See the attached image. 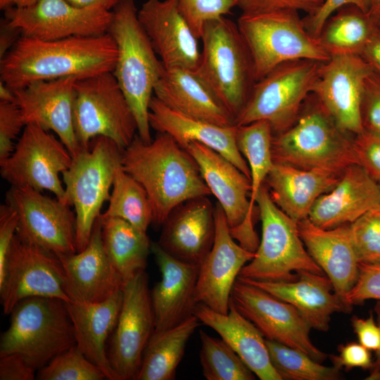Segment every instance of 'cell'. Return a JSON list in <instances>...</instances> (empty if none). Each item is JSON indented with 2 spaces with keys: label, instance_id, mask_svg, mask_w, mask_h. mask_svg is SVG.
I'll return each mask as SVG.
<instances>
[{
  "label": "cell",
  "instance_id": "1",
  "mask_svg": "<svg viewBox=\"0 0 380 380\" xmlns=\"http://www.w3.org/2000/svg\"><path fill=\"white\" fill-rule=\"evenodd\" d=\"M117 56L116 44L108 32L57 40L22 35L1 58V81L14 91L39 80L87 78L113 72Z\"/></svg>",
  "mask_w": 380,
  "mask_h": 380
},
{
  "label": "cell",
  "instance_id": "2",
  "mask_svg": "<svg viewBox=\"0 0 380 380\" xmlns=\"http://www.w3.org/2000/svg\"><path fill=\"white\" fill-rule=\"evenodd\" d=\"M122 167L145 189L157 227L181 203L211 194L195 160L167 133L150 143L137 134L124 149Z\"/></svg>",
  "mask_w": 380,
  "mask_h": 380
},
{
  "label": "cell",
  "instance_id": "3",
  "mask_svg": "<svg viewBox=\"0 0 380 380\" xmlns=\"http://www.w3.org/2000/svg\"><path fill=\"white\" fill-rule=\"evenodd\" d=\"M112 13L108 32L118 49L113 73L135 116L137 135L150 143L149 104L164 66L138 19L134 0H120Z\"/></svg>",
  "mask_w": 380,
  "mask_h": 380
},
{
  "label": "cell",
  "instance_id": "4",
  "mask_svg": "<svg viewBox=\"0 0 380 380\" xmlns=\"http://www.w3.org/2000/svg\"><path fill=\"white\" fill-rule=\"evenodd\" d=\"M197 75L235 119L255 83L248 48L237 23L225 16L206 22Z\"/></svg>",
  "mask_w": 380,
  "mask_h": 380
},
{
  "label": "cell",
  "instance_id": "5",
  "mask_svg": "<svg viewBox=\"0 0 380 380\" xmlns=\"http://www.w3.org/2000/svg\"><path fill=\"white\" fill-rule=\"evenodd\" d=\"M9 327L1 336L0 356L21 355L40 369L76 345L66 302L56 298L29 297L13 308Z\"/></svg>",
  "mask_w": 380,
  "mask_h": 380
},
{
  "label": "cell",
  "instance_id": "6",
  "mask_svg": "<svg viewBox=\"0 0 380 380\" xmlns=\"http://www.w3.org/2000/svg\"><path fill=\"white\" fill-rule=\"evenodd\" d=\"M124 149L110 138L93 139L88 148H80L63 173L65 201L74 207L77 252L87 246L103 203L109 201Z\"/></svg>",
  "mask_w": 380,
  "mask_h": 380
},
{
  "label": "cell",
  "instance_id": "7",
  "mask_svg": "<svg viewBox=\"0 0 380 380\" xmlns=\"http://www.w3.org/2000/svg\"><path fill=\"white\" fill-rule=\"evenodd\" d=\"M315 99V103L299 114L289 129L273 136L274 163L342 172L357 163L353 139Z\"/></svg>",
  "mask_w": 380,
  "mask_h": 380
},
{
  "label": "cell",
  "instance_id": "8",
  "mask_svg": "<svg viewBox=\"0 0 380 380\" xmlns=\"http://www.w3.org/2000/svg\"><path fill=\"white\" fill-rule=\"evenodd\" d=\"M237 25L251 56L255 82L286 62H326L330 58L319 39L308 32L298 12L241 14Z\"/></svg>",
  "mask_w": 380,
  "mask_h": 380
},
{
  "label": "cell",
  "instance_id": "9",
  "mask_svg": "<svg viewBox=\"0 0 380 380\" xmlns=\"http://www.w3.org/2000/svg\"><path fill=\"white\" fill-rule=\"evenodd\" d=\"M262 225L261 239L254 258L238 277L249 280L289 281L299 271L325 274L310 255L300 237L298 223L272 201L264 184L257 198Z\"/></svg>",
  "mask_w": 380,
  "mask_h": 380
},
{
  "label": "cell",
  "instance_id": "10",
  "mask_svg": "<svg viewBox=\"0 0 380 380\" xmlns=\"http://www.w3.org/2000/svg\"><path fill=\"white\" fill-rule=\"evenodd\" d=\"M73 119L80 148L103 136L126 148L137 132L130 106L113 72L77 79L74 87Z\"/></svg>",
  "mask_w": 380,
  "mask_h": 380
},
{
  "label": "cell",
  "instance_id": "11",
  "mask_svg": "<svg viewBox=\"0 0 380 380\" xmlns=\"http://www.w3.org/2000/svg\"><path fill=\"white\" fill-rule=\"evenodd\" d=\"M323 62L300 59L284 63L256 82L235 119L241 126L258 120L270 123L274 135L289 129L312 94Z\"/></svg>",
  "mask_w": 380,
  "mask_h": 380
},
{
  "label": "cell",
  "instance_id": "12",
  "mask_svg": "<svg viewBox=\"0 0 380 380\" xmlns=\"http://www.w3.org/2000/svg\"><path fill=\"white\" fill-rule=\"evenodd\" d=\"M72 158L61 141L40 126L27 124L12 153L0 162V173L11 186L48 190L65 202L59 173L69 167Z\"/></svg>",
  "mask_w": 380,
  "mask_h": 380
},
{
  "label": "cell",
  "instance_id": "13",
  "mask_svg": "<svg viewBox=\"0 0 380 380\" xmlns=\"http://www.w3.org/2000/svg\"><path fill=\"white\" fill-rule=\"evenodd\" d=\"M65 286V271L58 257L22 241L15 234L8 253L4 276L0 280L4 315H10L18 302L29 297L56 298L70 302Z\"/></svg>",
  "mask_w": 380,
  "mask_h": 380
},
{
  "label": "cell",
  "instance_id": "14",
  "mask_svg": "<svg viewBox=\"0 0 380 380\" xmlns=\"http://www.w3.org/2000/svg\"><path fill=\"white\" fill-rule=\"evenodd\" d=\"M123 299L107 350L118 380H137L143 356L154 331V315L145 270L124 284Z\"/></svg>",
  "mask_w": 380,
  "mask_h": 380
},
{
  "label": "cell",
  "instance_id": "15",
  "mask_svg": "<svg viewBox=\"0 0 380 380\" xmlns=\"http://www.w3.org/2000/svg\"><path fill=\"white\" fill-rule=\"evenodd\" d=\"M230 299L265 339L301 350L319 362L327 357L311 341L309 324L291 304L239 277Z\"/></svg>",
  "mask_w": 380,
  "mask_h": 380
},
{
  "label": "cell",
  "instance_id": "16",
  "mask_svg": "<svg viewBox=\"0 0 380 380\" xmlns=\"http://www.w3.org/2000/svg\"><path fill=\"white\" fill-rule=\"evenodd\" d=\"M6 203L18 216L15 234L56 255L77 252L76 217L71 205L31 188L11 186Z\"/></svg>",
  "mask_w": 380,
  "mask_h": 380
},
{
  "label": "cell",
  "instance_id": "17",
  "mask_svg": "<svg viewBox=\"0 0 380 380\" xmlns=\"http://www.w3.org/2000/svg\"><path fill=\"white\" fill-rule=\"evenodd\" d=\"M4 11V22L8 27L41 40L102 35L108 32L113 16L112 11L78 8L65 0H38Z\"/></svg>",
  "mask_w": 380,
  "mask_h": 380
},
{
  "label": "cell",
  "instance_id": "18",
  "mask_svg": "<svg viewBox=\"0 0 380 380\" xmlns=\"http://www.w3.org/2000/svg\"><path fill=\"white\" fill-rule=\"evenodd\" d=\"M186 151L196 162L201 176L221 205L232 237L248 250L258 246L253 221L249 217L251 180L221 154L193 141Z\"/></svg>",
  "mask_w": 380,
  "mask_h": 380
},
{
  "label": "cell",
  "instance_id": "19",
  "mask_svg": "<svg viewBox=\"0 0 380 380\" xmlns=\"http://www.w3.org/2000/svg\"><path fill=\"white\" fill-rule=\"evenodd\" d=\"M372 72L359 55L334 56L322 64L312 94L337 126L349 134L364 131L362 101L365 80Z\"/></svg>",
  "mask_w": 380,
  "mask_h": 380
},
{
  "label": "cell",
  "instance_id": "20",
  "mask_svg": "<svg viewBox=\"0 0 380 380\" xmlns=\"http://www.w3.org/2000/svg\"><path fill=\"white\" fill-rule=\"evenodd\" d=\"M215 236L213 247L200 266L194 300L212 310L227 314L232 286L241 270L255 256L231 235L221 205L215 206Z\"/></svg>",
  "mask_w": 380,
  "mask_h": 380
},
{
  "label": "cell",
  "instance_id": "21",
  "mask_svg": "<svg viewBox=\"0 0 380 380\" xmlns=\"http://www.w3.org/2000/svg\"><path fill=\"white\" fill-rule=\"evenodd\" d=\"M75 77L39 80L14 91L26 125L35 124L54 132L72 157L80 148L75 132L73 105Z\"/></svg>",
  "mask_w": 380,
  "mask_h": 380
},
{
  "label": "cell",
  "instance_id": "22",
  "mask_svg": "<svg viewBox=\"0 0 380 380\" xmlns=\"http://www.w3.org/2000/svg\"><path fill=\"white\" fill-rule=\"evenodd\" d=\"M137 15L165 68H197L201 56L198 39L181 13L177 0H146Z\"/></svg>",
  "mask_w": 380,
  "mask_h": 380
},
{
  "label": "cell",
  "instance_id": "23",
  "mask_svg": "<svg viewBox=\"0 0 380 380\" xmlns=\"http://www.w3.org/2000/svg\"><path fill=\"white\" fill-rule=\"evenodd\" d=\"M215 236V207L207 196H198L172 209L162 224L157 243L175 258L201 266Z\"/></svg>",
  "mask_w": 380,
  "mask_h": 380
},
{
  "label": "cell",
  "instance_id": "24",
  "mask_svg": "<svg viewBox=\"0 0 380 380\" xmlns=\"http://www.w3.org/2000/svg\"><path fill=\"white\" fill-rule=\"evenodd\" d=\"M56 255L65 271V291L71 301L101 302L122 289L125 283L103 248L100 215L84 249Z\"/></svg>",
  "mask_w": 380,
  "mask_h": 380
},
{
  "label": "cell",
  "instance_id": "25",
  "mask_svg": "<svg viewBox=\"0 0 380 380\" xmlns=\"http://www.w3.org/2000/svg\"><path fill=\"white\" fill-rule=\"evenodd\" d=\"M151 253L162 275L151 291L154 331H160L177 326L194 315L200 266L175 258L157 242L151 243Z\"/></svg>",
  "mask_w": 380,
  "mask_h": 380
},
{
  "label": "cell",
  "instance_id": "26",
  "mask_svg": "<svg viewBox=\"0 0 380 380\" xmlns=\"http://www.w3.org/2000/svg\"><path fill=\"white\" fill-rule=\"evenodd\" d=\"M380 205V184L355 163L347 167L336 184L321 195L309 213L315 225L331 229L350 224Z\"/></svg>",
  "mask_w": 380,
  "mask_h": 380
},
{
  "label": "cell",
  "instance_id": "27",
  "mask_svg": "<svg viewBox=\"0 0 380 380\" xmlns=\"http://www.w3.org/2000/svg\"><path fill=\"white\" fill-rule=\"evenodd\" d=\"M150 127L170 134L184 150L196 141L217 151L233 163L250 179L246 160L236 142V126H220L177 112L152 96L149 104Z\"/></svg>",
  "mask_w": 380,
  "mask_h": 380
},
{
  "label": "cell",
  "instance_id": "28",
  "mask_svg": "<svg viewBox=\"0 0 380 380\" xmlns=\"http://www.w3.org/2000/svg\"><path fill=\"white\" fill-rule=\"evenodd\" d=\"M298 227L310 255L329 278L335 293L345 303L346 296L357 279L360 264L349 224L324 229L306 218L298 222Z\"/></svg>",
  "mask_w": 380,
  "mask_h": 380
},
{
  "label": "cell",
  "instance_id": "29",
  "mask_svg": "<svg viewBox=\"0 0 380 380\" xmlns=\"http://www.w3.org/2000/svg\"><path fill=\"white\" fill-rule=\"evenodd\" d=\"M296 274L297 278L289 281L241 279L293 305L312 329L319 331H328L334 313L351 311L335 293L332 282L326 274L309 271H299Z\"/></svg>",
  "mask_w": 380,
  "mask_h": 380
},
{
  "label": "cell",
  "instance_id": "30",
  "mask_svg": "<svg viewBox=\"0 0 380 380\" xmlns=\"http://www.w3.org/2000/svg\"><path fill=\"white\" fill-rule=\"evenodd\" d=\"M342 173L274 163L265 184L273 202L298 223L308 218L315 201L336 184Z\"/></svg>",
  "mask_w": 380,
  "mask_h": 380
},
{
  "label": "cell",
  "instance_id": "31",
  "mask_svg": "<svg viewBox=\"0 0 380 380\" xmlns=\"http://www.w3.org/2000/svg\"><path fill=\"white\" fill-rule=\"evenodd\" d=\"M193 314L214 329L260 379L281 380L272 364L265 337L237 310L231 299L227 314L202 303L195 305Z\"/></svg>",
  "mask_w": 380,
  "mask_h": 380
},
{
  "label": "cell",
  "instance_id": "32",
  "mask_svg": "<svg viewBox=\"0 0 380 380\" xmlns=\"http://www.w3.org/2000/svg\"><path fill=\"white\" fill-rule=\"evenodd\" d=\"M153 93L165 105L187 116L220 126L235 125L234 118L194 70L164 67Z\"/></svg>",
  "mask_w": 380,
  "mask_h": 380
},
{
  "label": "cell",
  "instance_id": "33",
  "mask_svg": "<svg viewBox=\"0 0 380 380\" xmlns=\"http://www.w3.org/2000/svg\"><path fill=\"white\" fill-rule=\"evenodd\" d=\"M122 299L121 290L101 302H66L76 346L101 369L108 380H118V378L109 363L106 343L116 326Z\"/></svg>",
  "mask_w": 380,
  "mask_h": 380
},
{
  "label": "cell",
  "instance_id": "34",
  "mask_svg": "<svg viewBox=\"0 0 380 380\" xmlns=\"http://www.w3.org/2000/svg\"><path fill=\"white\" fill-rule=\"evenodd\" d=\"M102 241L105 252L124 283L144 271L151 253L146 232L128 222L101 213Z\"/></svg>",
  "mask_w": 380,
  "mask_h": 380
},
{
  "label": "cell",
  "instance_id": "35",
  "mask_svg": "<svg viewBox=\"0 0 380 380\" xmlns=\"http://www.w3.org/2000/svg\"><path fill=\"white\" fill-rule=\"evenodd\" d=\"M192 315L177 326L153 331L144 350L137 380H173L186 343L200 326Z\"/></svg>",
  "mask_w": 380,
  "mask_h": 380
},
{
  "label": "cell",
  "instance_id": "36",
  "mask_svg": "<svg viewBox=\"0 0 380 380\" xmlns=\"http://www.w3.org/2000/svg\"><path fill=\"white\" fill-rule=\"evenodd\" d=\"M376 27L369 13L345 6L329 18L318 39L330 57L360 56Z\"/></svg>",
  "mask_w": 380,
  "mask_h": 380
},
{
  "label": "cell",
  "instance_id": "37",
  "mask_svg": "<svg viewBox=\"0 0 380 380\" xmlns=\"http://www.w3.org/2000/svg\"><path fill=\"white\" fill-rule=\"evenodd\" d=\"M273 136L271 125L265 120L236 126V146L250 170L249 217L251 220H253L258 194L274 164L272 152Z\"/></svg>",
  "mask_w": 380,
  "mask_h": 380
},
{
  "label": "cell",
  "instance_id": "38",
  "mask_svg": "<svg viewBox=\"0 0 380 380\" xmlns=\"http://www.w3.org/2000/svg\"><path fill=\"white\" fill-rule=\"evenodd\" d=\"M103 215L121 218L146 232L153 222V210L144 186L122 167L115 174L109 205Z\"/></svg>",
  "mask_w": 380,
  "mask_h": 380
},
{
  "label": "cell",
  "instance_id": "39",
  "mask_svg": "<svg viewBox=\"0 0 380 380\" xmlns=\"http://www.w3.org/2000/svg\"><path fill=\"white\" fill-rule=\"evenodd\" d=\"M200 362L207 380H253L254 373L222 338L199 332Z\"/></svg>",
  "mask_w": 380,
  "mask_h": 380
},
{
  "label": "cell",
  "instance_id": "40",
  "mask_svg": "<svg viewBox=\"0 0 380 380\" xmlns=\"http://www.w3.org/2000/svg\"><path fill=\"white\" fill-rule=\"evenodd\" d=\"M272 364L281 380H337L338 368L327 367L306 353L282 343L265 339Z\"/></svg>",
  "mask_w": 380,
  "mask_h": 380
},
{
  "label": "cell",
  "instance_id": "41",
  "mask_svg": "<svg viewBox=\"0 0 380 380\" xmlns=\"http://www.w3.org/2000/svg\"><path fill=\"white\" fill-rule=\"evenodd\" d=\"M39 380H102L101 369L75 345L56 355L39 371Z\"/></svg>",
  "mask_w": 380,
  "mask_h": 380
},
{
  "label": "cell",
  "instance_id": "42",
  "mask_svg": "<svg viewBox=\"0 0 380 380\" xmlns=\"http://www.w3.org/2000/svg\"><path fill=\"white\" fill-rule=\"evenodd\" d=\"M349 227L359 262H380V205L349 224Z\"/></svg>",
  "mask_w": 380,
  "mask_h": 380
},
{
  "label": "cell",
  "instance_id": "43",
  "mask_svg": "<svg viewBox=\"0 0 380 380\" xmlns=\"http://www.w3.org/2000/svg\"><path fill=\"white\" fill-rule=\"evenodd\" d=\"M179 9L198 39L206 22L231 13L239 0H177Z\"/></svg>",
  "mask_w": 380,
  "mask_h": 380
},
{
  "label": "cell",
  "instance_id": "44",
  "mask_svg": "<svg viewBox=\"0 0 380 380\" xmlns=\"http://www.w3.org/2000/svg\"><path fill=\"white\" fill-rule=\"evenodd\" d=\"M368 300H380V262L359 264L357 279L346 296L345 303L352 309Z\"/></svg>",
  "mask_w": 380,
  "mask_h": 380
},
{
  "label": "cell",
  "instance_id": "45",
  "mask_svg": "<svg viewBox=\"0 0 380 380\" xmlns=\"http://www.w3.org/2000/svg\"><path fill=\"white\" fill-rule=\"evenodd\" d=\"M353 148L357 163L380 184V135L364 129L355 135Z\"/></svg>",
  "mask_w": 380,
  "mask_h": 380
},
{
  "label": "cell",
  "instance_id": "46",
  "mask_svg": "<svg viewBox=\"0 0 380 380\" xmlns=\"http://www.w3.org/2000/svg\"><path fill=\"white\" fill-rule=\"evenodd\" d=\"M325 0H239L238 7L241 14H255L279 11L303 12L315 14Z\"/></svg>",
  "mask_w": 380,
  "mask_h": 380
},
{
  "label": "cell",
  "instance_id": "47",
  "mask_svg": "<svg viewBox=\"0 0 380 380\" xmlns=\"http://www.w3.org/2000/svg\"><path fill=\"white\" fill-rule=\"evenodd\" d=\"M25 124L18 106L15 102L0 101V162L13 151V140Z\"/></svg>",
  "mask_w": 380,
  "mask_h": 380
},
{
  "label": "cell",
  "instance_id": "48",
  "mask_svg": "<svg viewBox=\"0 0 380 380\" xmlns=\"http://www.w3.org/2000/svg\"><path fill=\"white\" fill-rule=\"evenodd\" d=\"M361 112L364 129L380 135V75L374 71L365 82Z\"/></svg>",
  "mask_w": 380,
  "mask_h": 380
},
{
  "label": "cell",
  "instance_id": "49",
  "mask_svg": "<svg viewBox=\"0 0 380 380\" xmlns=\"http://www.w3.org/2000/svg\"><path fill=\"white\" fill-rule=\"evenodd\" d=\"M348 5L355 6L367 13L371 10L370 0H325L315 14L303 18L305 28L312 36L318 38L329 18L339 8Z\"/></svg>",
  "mask_w": 380,
  "mask_h": 380
},
{
  "label": "cell",
  "instance_id": "50",
  "mask_svg": "<svg viewBox=\"0 0 380 380\" xmlns=\"http://www.w3.org/2000/svg\"><path fill=\"white\" fill-rule=\"evenodd\" d=\"M338 349L339 354L329 355V357L333 365L339 369L342 368H345L346 371L353 368L369 369L373 365L370 350L360 343L349 342L339 346Z\"/></svg>",
  "mask_w": 380,
  "mask_h": 380
},
{
  "label": "cell",
  "instance_id": "51",
  "mask_svg": "<svg viewBox=\"0 0 380 380\" xmlns=\"http://www.w3.org/2000/svg\"><path fill=\"white\" fill-rule=\"evenodd\" d=\"M18 222L16 211L8 204L0 207V280L4 276L6 259Z\"/></svg>",
  "mask_w": 380,
  "mask_h": 380
},
{
  "label": "cell",
  "instance_id": "52",
  "mask_svg": "<svg viewBox=\"0 0 380 380\" xmlns=\"http://www.w3.org/2000/svg\"><path fill=\"white\" fill-rule=\"evenodd\" d=\"M35 370L18 353L0 356V380H33Z\"/></svg>",
  "mask_w": 380,
  "mask_h": 380
},
{
  "label": "cell",
  "instance_id": "53",
  "mask_svg": "<svg viewBox=\"0 0 380 380\" xmlns=\"http://www.w3.org/2000/svg\"><path fill=\"white\" fill-rule=\"evenodd\" d=\"M351 324L359 343L369 350L380 353V324L375 322L372 312L367 318L353 316Z\"/></svg>",
  "mask_w": 380,
  "mask_h": 380
},
{
  "label": "cell",
  "instance_id": "54",
  "mask_svg": "<svg viewBox=\"0 0 380 380\" xmlns=\"http://www.w3.org/2000/svg\"><path fill=\"white\" fill-rule=\"evenodd\" d=\"M360 56L380 75V27L376 25Z\"/></svg>",
  "mask_w": 380,
  "mask_h": 380
},
{
  "label": "cell",
  "instance_id": "55",
  "mask_svg": "<svg viewBox=\"0 0 380 380\" xmlns=\"http://www.w3.org/2000/svg\"><path fill=\"white\" fill-rule=\"evenodd\" d=\"M1 37H0V58H2L8 52V49H11L13 44L18 39H15L18 33V30L10 28L4 22L1 26ZM8 50V51H9Z\"/></svg>",
  "mask_w": 380,
  "mask_h": 380
},
{
  "label": "cell",
  "instance_id": "56",
  "mask_svg": "<svg viewBox=\"0 0 380 380\" xmlns=\"http://www.w3.org/2000/svg\"><path fill=\"white\" fill-rule=\"evenodd\" d=\"M78 8H99L112 11L120 0H65Z\"/></svg>",
  "mask_w": 380,
  "mask_h": 380
},
{
  "label": "cell",
  "instance_id": "57",
  "mask_svg": "<svg viewBox=\"0 0 380 380\" xmlns=\"http://www.w3.org/2000/svg\"><path fill=\"white\" fill-rule=\"evenodd\" d=\"M374 311L376 315L378 323L380 324V300H376L374 305ZM370 374L367 378L369 380L380 379V353L376 354V358L373 362L372 367L369 369Z\"/></svg>",
  "mask_w": 380,
  "mask_h": 380
},
{
  "label": "cell",
  "instance_id": "58",
  "mask_svg": "<svg viewBox=\"0 0 380 380\" xmlns=\"http://www.w3.org/2000/svg\"><path fill=\"white\" fill-rule=\"evenodd\" d=\"M0 100L15 102V94L2 81L0 82Z\"/></svg>",
  "mask_w": 380,
  "mask_h": 380
},
{
  "label": "cell",
  "instance_id": "59",
  "mask_svg": "<svg viewBox=\"0 0 380 380\" xmlns=\"http://www.w3.org/2000/svg\"><path fill=\"white\" fill-rule=\"evenodd\" d=\"M15 0H0V8L6 10L9 7L15 6Z\"/></svg>",
  "mask_w": 380,
  "mask_h": 380
},
{
  "label": "cell",
  "instance_id": "60",
  "mask_svg": "<svg viewBox=\"0 0 380 380\" xmlns=\"http://www.w3.org/2000/svg\"><path fill=\"white\" fill-rule=\"evenodd\" d=\"M38 0H15V6L19 7L27 6L33 4Z\"/></svg>",
  "mask_w": 380,
  "mask_h": 380
},
{
  "label": "cell",
  "instance_id": "61",
  "mask_svg": "<svg viewBox=\"0 0 380 380\" xmlns=\"http://www.w3.org/2000/svg\"><path fill=\"white\" fill-rule=\"evenodd\" d=\"M371 10L369 13H372L380 8V0H370Z\"/></svg>",
  "mask_w": 380,
  "mask_h": 380
},
{
  "label": "cell",
  "instance_id": "62",
  "mask_svg": "<svg viewBox=\"0 0 380 380\" xmlns=\"http://www.w3.org/2000/svg\"><path fill=\"white\" fill-rule=\"evenodd\" d=\"M370 15L372 17L375 24L380 27V8L378 11L370 13Z\"/></svg>",
  "mask_w": 380,
  "mask_h": 380
},
{
  "label": "cell",
  "instance_id": "63",
  "mask_svg": "<svg viewBox=\"0 0 380 380\" xmlns=\"http://www.w3.org/2000/svg\"></svg>",
  "mask_w": 380,
  "mask_h": 380
}]
</instances>
